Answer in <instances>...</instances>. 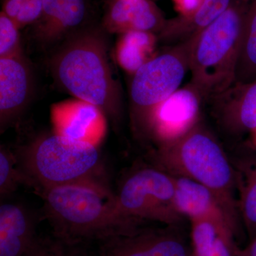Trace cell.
<instances>
[{
  "label": "cell",
  "instance_id": "obj_11",
  "mask_svg": "<svg viewBox=\"0 0 256 256\" xmlns=\"http://www.w3.org/2000/svg\"><path fill=\"white\" fill-rule=\"evenodd\" d=\"M54 132L64 138L99 146L106 134V116L96 106L76 100L52 109Z\"/></svg>",
  "mask_w": 256,
  "mask_h": 256
},
{
  "label": "cell",
  "instance_id": "obj_6",
  "mask_svg": "<svg viewBox=\"0 0 256 256\" xmlns=\"http://www.w3.org/2000/svg\"><path fill=\"white\" fill-rule=\"evenodd\" d=\"M188 42L173 45L134 74L130 86L133 122L146 128L152 112L178 90L188 70Z\"/></svg>",
  "mask_w": 256,
  "mask_h": 256
},
{
  "label": "cell",
  "instance_id": "obj_14",
  "mask_svg": "<svg viewBox=\"0 0 256 256\" xmlns=\"http://www.w3.org/2000/svg\"><path fill=\"white\" fill-rule=\"evenodd\" d=\"M207 100L216 104L225 126L234 132L250 133L256 128V80L234 84L220 95Z\"/></svg>",
  "mask_w": 256,
  "mask_h": 256
},
{
  "label": "cell",
  "instance_id": "obj_5",
  "mask_svg": "<svg viewBox=\"0 0 256 256\" xmlns=\"http://www.w3.org/2000/svg\"><path fill=\"white\" fill-rule=\"evenodd\" d=\"M246 18L238 8L230 6L188 41L190 84L204 100L223 94L235 82Z\"/></svg>",
  "mask_w": 256,
  "mask_h": 256
},
{
  "label": "cell",
  "instance_id": "obj_25",
  "mask_svg": "<svg viewBox=\"0 0 256 256\" xmlns=\"http://www.w3.org/2000/svg\"><path fill=\"white\" fill-rule=\"evenodd\" d=\"M178 2L182 11L192 14L201 6L203 0H178Z\"/></svg>",
  "mask_w": 256,
  "mask_h": 256
},
{
  "label": "cell",
  "instance_id": "obj_22",
  "mask_svg": "<svg viewBox=\"0 0 256 256\" xmlns=\"http://www.w3.org/2000/svg\"><path fill=\"white\" fill-rule=\"evenodd\" d=\"M21 185L28 186L26 176L20 170L14 152L0 148V197L2 201L16 192Z\"/></svg>",
  "mask_w": 256,
  "mask_h": 256
},
{
  "label": "cell",
  "instance_id": "obj_21",
  "mask_svg": "<svg viewBox=\"0 0 256 256\" xmlns=\"http://www.w3.org/2000/svg\"><path fill=\"white\" fill-rule=\"evenodd\" d=\"M88 244H76L54 236H38L23 256H92Z\"/></svg>",
  "mask_w": 256,
  "mask_h": 256
},
{
  "label": "cell",
  "instance_id": "obj_28",
  "mask_svg": "<svg viewBox=\"0 0 256 256\" xmlns=\"http://www.w3.org/2000/svg\"><path fill=\"white\" fill-rule=\"evenodd\" d=\"M192 256H210L200 255V254H195V252H193V254H192Z\"/></svg>",
  "mask_w": 256,
  "mask_h": 256
},
{
  "label": "cell",
  "instance_id": "obj_9",
  "mask_svg": "<svg viewBox=\"0 0 256 256\" xmlns=\"http://www.w3.org/2000/svg\"><path fill=\"white\" fill-rule=\"evenodd\" d=\"M203 100L201 94L191 84L178 89L152 112L146 130L152 134L160 146L178 139L197 124Z\"/></svg>",
  "mask_w": 256,
  "mask_h": 256
},
{
  "label": "cell",
  "instance_id": "obj_3",
  "mask_svg": "<svg viewBox=\"0 0 256 256\" xmlns=\"http://www.w3.org/2000/svg\"><path fill=\"white\" fill-rule=\"evenodd\" d=\"M52 70L60 86L77 100L98 108L114 124L120 121V92L100 33L74 34L54 56Z\"/></svg>",
  "mask_w": 256,
  "mask_h": 256
},
{
  "label": "cell",
  "instance_id": "obj_7",
  "mask_svg": "<svg viewBox=\"0 0 256 256\" xmlns=\"http://www.w3.org/2000/svg\"><path fill=\"white\" fill-rule=\"evenodd\" d=\"M119 206L130 216L174 226L182 216L174 204V176L158 168L133 171L116 194Z\"/></svg>",
  "mask_w": 256,
  "mask_h": 256
},
{
  "label": "cell",
  "instance_id": "obj_12",
  "mask_svg": "<svg viewBox=\"0 0 256 256\" xmlns=\"http://www.w3.org/2000/svg\"><path fill=\"white\" fill-rule=\"evenodd\" d=\"M32 90V76L20 55L0 58V130L2 133L20 117Z\"/></svg>",
  "mask_w": 256,
  "mask_h": 256
},
{
  "label": "cell",
  "instance_id": "obj_13",
  "mask_svg": "<svg viewBox=\"0 0 256 256\" xmlns=\"http://www.w3.org/2000/svg\"><path fill=\"white\" fill-rule=\"evenodd\" d=\"M36 220L31 210L18 203L0 206V256H23L36 242Z\"/></svg>",
  "mask_w": 256,
  "mask_h": 256
},
{
  "label": "cell",
  "instance_id": "obj_18",
  "mask_svg": "<svg viewBox=\"0 0 256 256\" xmlns=\"http://www.w3.org/2000/svg\"><path fill=\"white\" fill-rule=\"evenodd\" d=\"M156 37L146 32H128L122 34L117 48L120 64L128 72L136 73L150 58Z\"/></svg>",
  "mask_w": 256,
  "mask_h": 256
},
{
  "label": "cell",
  "instance_id": "obj_19",
  "mask_svg": "<svg viewBox=\"0 0 256 256\" xmlns=\"http://www.w3.org/2000/svg\"><path fill=\"white\" fill-rule=\"evenodd\" d=\"M256 80V0L246 18L234 84Z\"/></svg>",
  "mask_w": 256,
  "mask_h": 256
},
{
  "label": "cell",
  "instance_id": "obj_1",
  "mask_svg": "<svg viewBox=\"0 0 256 256\" xmlns=\"http://www.w3.org/2000/svg\"><path fill=\"white\" fill-rule=\"evenodd\" d=\"M44 214L53 236L76 244L101 242L136 233L144 220L130 216L116 194L84 185H63L42 190Z\"/></svg>",
  "mask_w": 256,
  "mask_h": 256
},
{
  "label": "cell",
  "instance_id": "obj_4",
  "mask_svg": "<svg viewBox=\"0 0 256 256\" xmlns=\"http://www.w3.org/2000/svg\"><path fill=\"white\" fill-rule=\"evenodd\" d=\"M154 160L156 168L208 188L236 224L234 171L222 146L208 131L196 124L181 137L160 146Z\"/></svg>",
  "mask_w": 256,
  "mask_h": 256
},
{
  "label": "cell",
  "instance_id": "obj_27",
  "mask_svg": "<svg viewBox=\"0 0 256 256\" xmlns=\"http://www.w3.org/2000/svg\"><path fill=\"white\" fill-rule=\"evenodd\" d=\"M250 134H252V146L256 148V128L250 132Z\"/></svg>",
  "mask_w": 256,
  "mask_h": 256
},
{
  "label": "cell",
  "instance_id": "obj_17",
  "mask_svg": "<svg viewBox=\"0 0 256 256\" xmlns=\"http://www.w3.org/2000/svg\"><path fill=\"white\" fill-rule=\"evenodd\" d=\"M232 0H203L201 6L188 20L165 26L161 40L171 45L193 40L230 8Z\"/></svg>",
  "mask_w": 256,
  "mask_h": 256
},
{
  "label": "cell",
  "instance_id": "obj_24",
  "mask_svg": "<svg viewBox=\"0 0 256 256\" xmlns=\"http://www.w3.org/2000/svg\"><path fill=\"white\" fill-rule=\"evenodd\" d=\"M20 26L1 12L0 14V56L20 55Z\"/></svg>",
  "mask_w": 256,
  "mask_h": 256
},
{
  "label": "cell",
  "instance_id": "obj_26",
  "mask_svg": "<svg viewBox=\"0 0 256 256\" xmlns=\"http://www.w3.org/2000/svg\"><path fill=\"white\" fill-rule=\"evenodd\" d=\"M237 256H256V237L250 240L246 248L240 250Z\"/></svg>",
  "mask_w": 256,
  "mask_h": 256
},
{
  "label": "cell",
  "instance_id": "obj_16",
  "mask_svg": "<svg viewBox=\"0 0 256 256\" xmlns=\"http://www.w3.org/2000/svg\"><path fill=\"white\" fill-rule=\"evenodd\" d=\"M87 16L86 0H43L41 18L35 24L41 36L55 38L78 32Z\"/></svg>",
  "mask_w": 256,
  "mask_h": 256
},
{
  "label": "cell",
  "instance_id": "obj_2",
  "mask_svg": "<svg viewBox=\"0 0 256 256\" xmlns=\"http://www.w3.org/2000/svg\"><path fill=\"white\" fill-rule=\"evenodd\" d=\"M28 188L36 194L63 185H84L112 193L99 146L42 134L14 152Z\"/></svg>",
  "mask_w": 256,
  "mask_h": 256
},
{
  "label": "cell",
  "instance_id": "obj_8",
  "mask_svg": "<svg viewBox=\"0 0 256 256\" xmlns=\"http://www.w3.org/2000/svg\"><path fill=\"white\" fill-rule=\"evenodd\" d=\"M174 181V204L178 213L191 220H205L213 224L220 238L237 256L240 249L235 244L236 224L229 218L215 195L190 178L178 176Z\"/></svg>",
  "mask_w": 256,
  "mask_h": 256
},
{
  "label": "cell",
  "instance_id": "obj_15",
  "mask_svg": "<svg viewBox=\"0 0 256 256\" xmlns=\"http://www.w3.org/2000/svg\"><path fill=\"white\" fill-rule=\"evenodd\" d=\"M110 31L153 32L162 31V20L156 6L148 0H116L105 18Z\"/></svg>",
  "mask_w": 256,
  "mask_h": 256
},
{
  "label": "cell",
  "instance_id": "obj_20",
  "mask_svg": "<svg viewBox=\"0 0 256 256\" xmlns=\"http://www.w3.org/2000/svg\"><path fill=\"white\" fill-rule=\"evenodd\" d=\"M238 207L252 240L256 237V154L242 163Z\"/></svg>",
  "mask_w": 256,
  "mask_h": 256
},
{
  "label": "cell",
  "instance_id": "obj_23",
  "mask_svg": "<svg viewBox=\"0 0 256 256\" xmlns=\"http://www.w3.org/2000/svg\"><path fill=\"white\" fill-rule=\"evenodd\" d=\"M43 0H3L2 12L18 26L35 24L41 18Z\"/></svg>",
  "mask_w": 256,
  "mask_h": 256
},
{
  "label": "cell",
  "instance_id": "obj_10",
  "mask_svg": "<svg viewBox=\"0 0 256 256\" xmlns=\"http://www.w3.org/2000/svg\"><path fill=\"white\" fill-rule=\"evenodd\" d=\"M182 235L168 228L140 229L129 236L99 242V256H192Z\"/></svg>",
  "mask_w": 256,
  "mask_h": 256
}]
</instances>
